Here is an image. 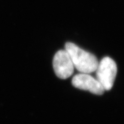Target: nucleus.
<instances>
[{"mask_svg": "<svg viewBox=\"0 0 124 124\" xmlns=\"http://www.w3.org/2000/svg\"><path fill=\"white\" fill-rule=\"evenodd\" d=\"M65 50L69 54L74 67L80 73L90 74L96 71L99 62L93 54L71 42L66 43Z\"/></svg>", "mask_w": 124, "mask_h": 124, "instance_id": "nucleus-1", "label": "nucleus"}, {"mask_svg": "<svg viewBox=\"0 0 124 124\" xmlns=\"http://www.w3.org/2000/svg\"><path fill=\"white\" fill-rule=\"evenodd\" d=\"M117 72V64L110 57H105L98 63L96 77L106 91L110 90L113 87Z\"/></svg>", "mask_w": 124, "mask_h": 124, "instance_id": "nucleus-2", "label": "nucleus"}, {"mask_svg": "<svg viewBox=\"0 0 124 124\" xmlns=\"http://www.w3.org/2000/svg\"><path fill=\"white\" fill-rule=\"evenodd\" d=\"M53 68L57 77L65 79L72 75L75 67L68 52L66 50H59L54 57Z\"/></svg>", "mask_w": 124, "mask_h": 124, "instance_id": "nucleus-3", "label": "nucleus"}, {"mask_svg": "<svg viewBox=\"0 0 124 124\" xmlns=\"http://www.w3.org/2000/svg\"><path fill=\"white\" fill-rule=\"evenodd\" d=\"M72 84L77 89L89 91L95 95H102L105 91L98 80L89 74L80 73L75 75L72 79Z\"/></svg>", "mask_w": 124, "mask_h": 124, "instance_id": "nucleus-4", "label": "nucleus"}]
</instances>
